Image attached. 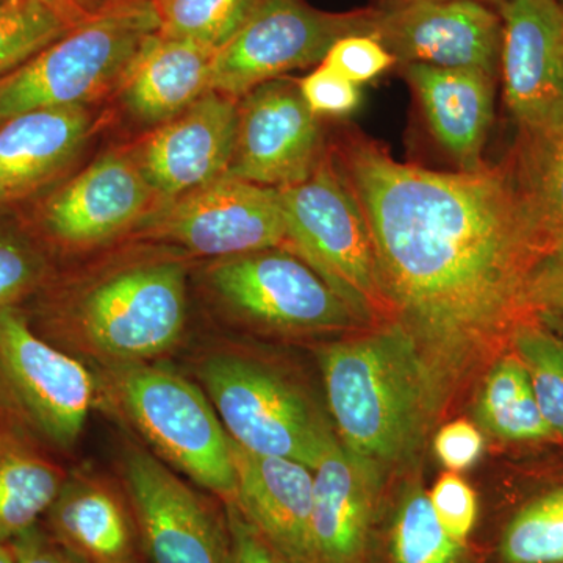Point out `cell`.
<instances>
[{
	"label": "cell",
	"instance_id": "1",
	"mask_svg": "<svg viewBox=\"0 0 563 563\" xmlns=\"http://www.w3.org/2000/svg\"><path fill=\"white\" fill-rule=\"evenodd\" d=\"M335 154L368 222L390 321L417 344L443 407L533 313L542 247L504 166L433 172L354 133Z\"/></svg>",
	"mask_w": 563,
	"mask_h": 563
},
{
	"label": "cell",
	"instance_id": "2",
	"mask_svg": "<svg viewBox=\"0 0 563 563\" xmlns=\"http://www.w3.org/2000/svg\"><path fill=\"white\" fill-rule=\"evenodd\" d=\"M340 443L383 472L412 454L440 404L417 344L396 322L321 352Z\"/></svg>",
	"mask_w": 563,
	"mask_h": 563
},
{
	"label": "cell",
	"instance_id": "3",
	"mask_svg": "<svg viewBox=\"0 0 563 563\" xmlns=\"http://www.w3.org/2000/svg\"><path fill=\"white\" fill-rule=\"evenodd\" d=\"M185 324V266L157 258L118 266L44 303L40 335L124 368L172 351Z\"/></svg>",
	"mask_w": 563,
	"mask_h": 563
},
{
	"label": "cell",
	"instance_id": "4",
	"mask_svg": "<svg viewBox=\"0 0 563 563\" xmlns=\"http://www.w3.org/2000/svg\"><path fill=\"white\" fill-rule=\"evenodd\" d=\"M287 250L320 274L362 322L385 318L368 222L335 151H324L309 179L279 190Z\"/></svg>",
	"mask_w": 563,
	"mask_h": 563
},
{
	"label": "cell",
	"instance_id": "5",
	"mask_svg": "<svg viewBox=\"0 0 563 563\" xmlns=\"http://www.w3.org/2000/svg\"><path fill=\"white\" fill-rule=\"evenodd\" d=\"M155 32L152 2L92 14L0 79V124L32 110L85 107L120 87Z\"/></svg>",
	"mask_w": 563,
	"mask_h": 563
},
{
	"label": "cell",
	"instance_id": "6",
	"mask_svg": "<svg viewBox=\"0 0 563 563\" xmlns=\"http://www.w3.org/2000/svg\"><path fill=\"white\" fill-rule=\"evenodd\" d=\"M117 395L129 420L155 451L224 504L235 501L231 437L195 384L162 366L118 369Z\"/></svg>",
	"mask_w": 563,
	"mask_h": 563
},
{
	"label": "cell",
	"instance_id": "7",
	"mask_svg": "<svg viewBox=\"0 0 563 563\" xmlns=\"http://www.w3.org/2000/svg\"><path fill=\"white\" fill-rule=\"evenodd\" d=\"M92 402L88 369L43 339L20 306L0 307V417L43 446L69 450Z\"/></svg>",
	"mask_w": 563,
	"mask_h": 563
},
{
	"label": "cell",
	"instance_id": "8",
	"mask_svg": "<svg viewBox=\"0 0 563 563\" xmlns=\"http://www.w3.org/2000/svg\"><path fill=\"white\" fill-rule=\"evenodd\" d=\"M201 377L225 432L243 450L313 470L335 435L296 385L262 363L214 354Z\"/></svg>",
	"mask_w": 563,
	"mask_h": 563
},
{
	"label": "cell",
	"instance_id": "9",
	"mask_svg": "<svg viewBox=\"0 0 563 563\" xmlns=\"http://www.w3.org/2000/svg\"><path fill=\"white\" fill-rule=\"evenodd\" d=\"M373 10L325 13L303 0H262L242 31L217 52L209 91L231 99L320 65L332 44L354 33L372 35Z\"/></svg>",
	"mask_w": 563,
	"mask_h": 563
},
{
	"label": "cell",
	"instance_id": "10",
	"mask_svg": "<svg viewBox=\"0 0 563 563\" xmlns=\"http://www.w3.org/2000/svg\"><path fill=\"white\" fill-rule=\"evenodd\" d=\"M207 279L233 313L276 331H340L362 322L312 266L282 247L220 258Z\"/></svg>",
	"mask_w": 563,
	"mask_h": 563
},
{
	"label": "cell",
	"instance_id": "11",
	"mask_svg": "<svg viewBox=\"0 0 563 563\" xmlns=\"http://www.w3.org/2000/svg\"><path fill=\"white\" fill-rule=\"evenodd\" d=\"M141 235L179 244L203 257L287 250L279 190L222 176L206 187L163 203L141 222Z\"/></svg>",
	"mask_w": 563,
	"mask_h": 563
},
{
	"label": "cell",
	"instance_id": "12",
	"mask_svg": "<svg viewBox=\"0 0 563 563\" xmlns=\"http://www.w3.org/2000/svg\"><path fill=\"white\" fill-rule=\"evenodd\" d=\"M124 484L146 563H232L225 514L218 517L155 455L129 451Z\"/></svg>",
	"mask_w": 563,
	"mask_h": 563
},
{
	"label": "cell",
	"instance_id": "13",
	"mask_svg": "<svg viewBox=\"0 0 563 563\" xmlns=\"http://www.w3.org/2000/svg\"><path fill=\"white\" fill-rule=\"evenodd\" d=\"M373 10L372 36L398 65L477 69L496 77L501 60V16L472 0H391Z\"/></svg>",
	"mask_w": 563,
	"mask_h": 563
},
{
	"label": "cell",
	"instance_id": "14",
	"mask_svg": "<svg viewBox=\"0 0 563 563\" xmlns=\"http://www.w3.org/2000/svg\"><path fill=\"white\" fill-rule=\"evenodd\" d=\"M322 154L318 118L303 101L298 84L266 81L240 102L225 176L282 190L309 179Z\"/></svg>",
	"mask_w": 563,
	"mask_h": 563
},
{
	"label": "cell",
	"instance_id": "15",
	"mask_svg": "<svg viewBox=\"0 0 563 563\" xmlns=\"http://www.w3.org/2000/svg\"><path fill=\"white\" fill-rule=\"evenodd\" d=\"M504 98L520 132H563V9L555 0H504Z\"/></svg>",
	"mask_w": 563,
	"mask_h": 563
},
{
	"label": "cell",
	"instance_id": "16",
	"mask_svg": "<svg viewBox=\"0 0 563 563\" xmlns=\"http://www.w3.org/2000/svg\"><path fill=\"white\" fill-rule=\"evenodd\" d=\"M158 202L133 155L110 152L44 202L41 225L60 246L85 250L131 231Z\"/></svg>",
	"mask_w": 563,
	"mask_h": 563
},
{
	"label": "cell",
	"instance_id": "17",
	"mask_svg": "<svg viewBox=\"0 0 563 563\" xmlns=\"http://www.w3.org/2000/svg\"><path fill=\"white\" fill-rule=\"evenodd\" d=\"M236 118L235 99L207 91L141 143L133 158L161 201H176L225 176Z\"/></svg>",
	"mask_w": 563,
	"mask_h": 563
},
{
	"label": "cell",
	"instance_id": "18",
	"mask_svg": "<svg viewBox=\"0 0 563 563\" xmlns=\"http://www.w3.org/2000/svg\"><path fill=\"white\" fill-rule=\"evenodd\" d=\"M235 504L243 517L290 563H314L313 472L302 463L254 454L232 442Z\"/></svg>",
	"mask_w": 563,
	"mask_h": 563
},
{
	"label": "cell",
	"instance_id": "19",
	"mask_svg": "<svg viewBox=\"0 0 563 563\" xmlns=\"http://www.w3.org/2000/svg\"><path fill=\"white\" fill-rule=\"evenodd\" d=\"M312 472L314 563H363L383 472L335 435Z\"/></svg>",
	"mask_w": 563,
	"mask_h": 563
},
{
	"label": "cell",
	"instance_id": "20",
	"mask_svg": "<svg viewBox=\"0 0 563 563\" xmlns=\"http://www.w3.org/2000/svg\"><path fill=\"white\" fill-rule=\"evenodd\" d=\"M409 81L429 131L459 172L487 168L484 147L493 122L495 77L484 70L407 63Z\"/></svg>",
	"mask_w": 563,
	"mask_h": 563
},
{
	"label": "cell",
	"instance_id": "21",
	"mask_svg": "<svg viewBox=\"0 0 563 563\" xmlns=\"http://www.w3.org/2000/svg\"><path fill=\"white\" fill-rule=\"evenodd\" d=\"M44 528L85 563H146L128 495L101 477L68 476Z\"/></svg>",
	"mask_w": 563,
	"mask_h": 563
},
{
	"label": "cell",
	"instance_id": "22",
	"mask_svg": "<svg viewBox=\"0 0 563 563\" xmlns=\"http://www.w3.org/2000/svg\"><path fill=\"white\" fill-rule=\"evenodd\" d=\"M85 107L27 111L0 124V207L54 180L90 135Z\"/></svg>",
	"mask_w": 563,
	"mask_h": 563
},
{
	"label": "cell",
	"instance_id": "23",
	"mask_svg": "<svg viewBox=\"0 0 563 563\" xmlns=\"http://www.w3.org/2000/svg\"><path fill=\"white\" fill-rule=\"evenodd\" d=\"M214 55L201 44L152 33L122 77V103L150 124L173 120L209 91Z\"/></svg>",
	"mask_w": 563,
	"mask_h": 563
},
{
	"label": "cell",
	"instance_id": "24",
	"mask_svg": "<svg viewBox=\"0 0 563 563\" xmlns=\"http://www.w3.org/2000/svg\"><path fill=\"white\" fill-rule=\"evenodd\" d=\"M66 479L38 440L0 417V543L38 525Z\"/></svg>",
	"mask_w": 563,
	"mask_h": 563
},
{
	"label": "cell",
	"instance_id": "25",
	"mask_svg": "<svg viewBox=\"0 0 563 563\" xmlns=\"http://www.w3.org/2000/svg\"><path fill=\"white\" fill-rule=\"evenodd\" d=\"M504 169L544 257L563 252V132H520Z\"/></svg>",
	"mask_w": 563,
	"mask_h": 563
},
{
	"label": "cell",
	"instance_id": "26",
	"mask_svg": "<svg viewBox=\"0 0 563 563\" xmlns=\"http://www.w3.org/2000/svg\"><path fill=\"white\" fill-rule=\"evenodd\" d=\"M476 417L507 442H540L554 433L544 421L523 362L507 355L493 365L477 399Z\"/></svg>",
	"mask_w": 563,
	"mask_h": 563
},
{
	"label": "cell",
	"instance_id": "27",
	"mask_svg": "<svg viewBox=\"0 0 563 563\" xmlns=\"http://www.w3.org/2000/svg\"><path fill=\"white\" fill-rule=\"evenodd\" d=\"M262 0H152L158 33L220 51L250 21Z\"/></svg>",
	"mask_w": 563,
	"mask_h": 563
},
{
	"label": "cell",
	"instance_id": "28",
	"mask_svg": "<svg viewBox=\"0 0 563 563\" xmlns=\"http://www.w3.org/2000/svg\"><path fill=\"white\" fill-rule=\"evenodd\" d=\"M503 563H563V487L514 514L499 540Z\"/></svg>",
	"mask_w": 563,
	"mask_h": 563
},
{
	"label": "cell",
	"instance_id": "29",
	"mask_svg": "<svg viewBox=\"0 0 563 563\" xmlns=\"http://www.w3.org/2000/svg\"><path fill=\"white\" fill-rule=\"evenodd\" d=\"M463 543L446 532L429 493L412 488L404 496L391 532L395 563H461Z\"/></svg>",
	"mask_w": 563,
	"mask_h": 563
},
{
	"label": "cell",
	"instance_id": "30",
	"mask_svg": "<svg viewBox=\"0 0 563 563\" xmlns=\"http://www.w3.org/2000/svg\"><path fill=\"white\" fill-rule=\"evenodd\" d=\"M510 339L529 374L544 421L563 439V340L528 318L515 325Z\"/></svg>",
	"mask_w": 563,
	"mask_h": 563
},
{
	"label": "cell",
	"instance_id": "31",
	"mask_svg": "<svg viewBox=\"0 0 563 563\" xmlns=\"http://www.w3.org/2000/svg\"><path fill=\"white\" fill-rule=\"evenodd\" d=\"M70 29L73 25L40 0H2L0 79Z\"/></svg>",
	"mask_w": 563,
	"mask_h": 563
},
{
	"label": "cell",
	"instance_id": "32",
	"mask_svg": "<svg viewBox=\"0 0 563 563\" xmlns=\"http://www.w3.org/2000/svg\"><path fill=\"white\" fill-rule=\"evenodd\" d=\"M49 265L21 232L0 224V307L20 306L46 284Z\"/></svg>",
	"mask_w": 563,
	"mask_h": 563
},
{
	"label": "cell",
	"instance_id": "33",
	"mask_svg": "<svg viewBox=\"0 0 563 563\" xmlns=\"http://www.w3.org/2000/svg\"><path fill=\"white\" fill-rule=\"evenodd\" d=\"M321 63L335 69L358 87L377 79L398 65L379 40L365 33H354L335 41Z\"/></svg>",
	"mask_w": 563,
	"mask_h": 563
},
{
	"label": "cell",
	"instance_id": "34",
	"mask_svg": "<svg viewBox=\"0 0 563 563\" xmlns=\"http://www.w3.org/2000/svg\"><path fill=\"white\" fill-rule=\"evenodd\" d=\"M298 87L307 107L317 118L347 117L361 106V87L324 63L299 80Z\"/></svg>",
	"mask_w": 563,
	"mask_h": 563
},
{
	"label": "cell",
	"instance_id": "35",
	"mask_svg": "<svg viewBox=\"0 0 563 563\" xmlns=\"http://www.w3.org/2000/svg\"><path fill=\"white\" fill-rule=\"evenodd\" d=\"M440 523L451 537L465 542L477 520L476 493L457 473L444 474L429 493Z\"/></svg>",
	"mask_w": 563,
	"mask_h": 563
},
{
	"label": "cell",
	"instance_id": "36",
	"mask_svg": "<svg viewBox=\"0 0 563 563\" xmlns=\"http://www.w3.org/2000/svg\"><path fill=\"white\" fill-rule=\"evenodd\" d=\"M433 451L444 468L451 473L465 472L483 455L484 437L472 422L453 421L437 433Z\"/></svg>",
	"mask_w": 563,
	"mask_h": 563
},
{
	"label": "cell",
	"instance_id": "37",
	"mask_svg": "<svg viewBox=\"0 0 563 563\" xmlns=\"http://www.w3.org/2000/svg\"><path fill=\"white\" fill-rule=\"evenodd\" d=\"M225 520L231 533L232 563H290L263 539L235 504H225Z\"/></svg>",
	"mask_w": 563,
	"mask_h": 563
},
{
	"label": "cell",
	"instance_id": "38",
	"mask_svg": "<svg viewBox=\"0 0 563 563\" xmlns=\"http://www.w3.org/2000/svg\"><path fill=\"white\" fill-rule=\"evenodd\" d=\"M528 302L533 313L563 317V252L537 263L528 282Z\"/></svg>",
	"mask_w": 563,
	"mask_h": 563
},
{
	"label": "cell",
	"instance_id": "39",
	"mask_svg": "<svg viewBox=\"0 0 563 563\" xmlns=\"http://www.w3.org/2000/svg\"><path fill=\"white\" fill-rule=\"evenodd\" d=\"M16 563H85L63 548L41 523L9 543Z\"/></svg>",
	"mask_w": 563,
	"mask_h": 563
},
{
	"label": "cell",
	"instance_id": "40",
	"mask_svg": "<svg viewBox=\"0 0 563 563\" xmlns=\"http://www.w3.org/2000/svg\"><path fill=\"white\" fill-rule=\"evenodd\" d=\"M40 2L46 3L47 7H51L55 13L60 14L63 20L73 25V27L74 25L80 24V22L92 16L88 11L81 9L76 0H40Z\"/></svg>",
	"mask_w": 563,
	"mask_h": 563
},
{
	"label": "cell",
	"instance_id": "41",
	"mask_svg": "<svg viewBox=\"0 0 563 563\" xmlns=\"http://www.w3.org/2000/svg\"><path fill=\"white\" fill-rule=\"evenodd\" d=\"M77 3L90 14L101 13L103 10L117 7L132 5V3L152 2V0H76Z\"/></svg>",
	"mask_w": 563,
	"mask_h": 563
},
{
	"label": "cell",
	"instance_id": "42",
	"mask_svg": "<svg viewBox=\"0 0 563 563\" xmlns=\"http://www.w3.org/2000/svg\"><path fill=\"white\" fill-rule=\"evenodd\" d=\"M540 317V320L543 321V324L553 325V328L558 329L559 333H561L563 340V317H559V314L554 313H537Z\"/></svg>",
	"mask_w": 563,
	"mask_h": 563
},
{
	"label": "cell",
	"instance_id": "43",
	"mask_svg": "<svg viewBox=\"0 0 563 563\" xmlns=\"http://www.w3.org/2000/svg\"><path fill=\"white\" fill-rule=\"evenodd\" d=\"M0 563H16L13 553H11L9 543H0Z\"/></svg>",
	"mask_w": 563,
	"mask_h": 563
},
{
	"label": "cell",
	"instance_id": "44",
	"mask_svg": "<svg viewBox=\"0 0 563 563\" xmlns=\"http://www.w3.org/2000/svg\"><path fill=\"white\" fill-rule=\"evenodd\" d=\"M439 2H443V0H439ZM472 2H481V3H485V2H504V0H472Z\"/></svg>",
	"mask_w": 563,
	"mask_h": 563
},
{
	"label": "cell",
	"instance_id": "45",
	"mask_svg": "<svg viewBox=\"0 0 563 563\" xmlns=\"http://www.w3.org/2000/svg\"><path fill=\"white\" fill-rule=\"evenodd\" d=\"M555 2H558V3H559V5H561V7H562V9H563V0H555Z\"/></svg>",
	"mask_w": 563,
	"mask_h": 563
},
{
	"label": "cell",
	"instance_id": "46",
	"mask_svg": "<svg viewBox=\"0 0 563 563\" xmlns=\"http://www.w3.org/2000/svg\"><path fill=\"white\" fill-rule=\"evenodd\" d=\"M0 2H2V0H0Z\"/></svg>",
	"mask_w": 563,
	"mask_h": 563
}]
</instances>
